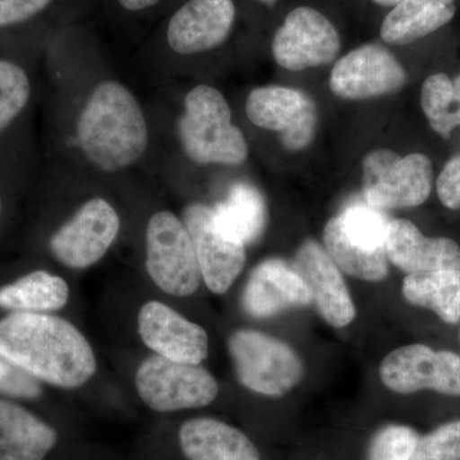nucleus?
<instances>
[{
  "label": "nucleus",
  "mask_w": 460,
  "mask_h": 460,
  "mask_svg": "<svg viewBox=\"0 0 460 460\" xmlns=\"http://www.w3.org/2000/svg\"><path fill=\"white\" fill-rule=\"evenodd\" d=\"M0 354L38 381L75 389L96 372L93 347L80 330L47 314L13 313L0 320Z\"/></svg>",
  "instance_id": "f257e3e1"
},
{
  "label": "nucleus",
  "mask_w": 460,
  "mask_h": 460,
  "mask_svg": "<svg viewBox=\"0 0 460 460\" xmlns=\"http://www.w3.org/2000/svg\"><path fill=\"white\" fill-rule=\"evenodd\" d=\"M77 138L87 159L102 171L135 164L146 150L148 131L131 91L113 81L99 84L81 111Z\"/></svg>",
  "instance_id": "f03ea898"
},
{
  "label": "nucleus",
  "mask_w": 460,
  "mask_h": 460,
  "mask_svg": "<svg viewBox=\"0 0 460 460\" xmlns=\"http://www.w3.org/2000/svg\"><path fill=\"white\" fill-rule=\"evenodd\" d=\"M184 153L201 165H239L246 162L248 145L232 123L228 102L219 90L199 84L187 93L180 120Z\"/></svg>",
  "instance_id": "7ed1b4c3"
},
{
  "label": "nucleus",
  "mask_w": 460,
  "mask_h": 460,
  "mask_svg": "<svg viewBox=\"0 0 460 460\" xmlns=\"http://www.w3.org/2000/svg\"><path fill=\"white\" fill-rule=\"evenodd\" d=\"M362 172L363 195L378 210L417 208L431 195L434 168L425 154L377 148L366 155Z\"/></svg>",
  "instance_id": "20e7f679"
},
{
  "label": "nucleus",
  "mask_w": 460,
  "mask_h": 460,
  "mask_svg": "<svg viewBox=\"0 0 460 460\" xmlns=\"http://www.w3.org/2000/svg\"><path fill=\"white\" fill-rule=\"evenodd\" d=\"M229 352L242 385L259 394L280 396L301 383L304 363L290 345L255 330H238Z\"/></svg>",
  "instance_id": "39448f33"
},
{
  "label": "nucleus",
  "mask_w": 460,
  "mask_h": 460,
  "mask_svg": "<svg viewBox=\"0 0 460 460\" xmlns=\"http://www.w3.org/2000/svg\"><path fill=\"white\" fill-rule=\"evenodd\" d=\"M136 387L142 402L159 413L206 407L219 393L217 380L206 368L156 354L141 363Z\"/></svg>",
  "instance_id": "423d86ee"
},
{
  "label": "nucleus",
  "mask_w": 460,
  "mask_h": 460,
  "mask_svg": "<svg viewBox=\"0 0 460 460\" xmlns=\"http://www.w3.org/2000/svg\"><path fill=\"white\" fill-rule=\"evenodd\" d=\"M146 269L160 289L175 296L198 292L202 275L189 230L174 214L160 211L146 229Z\"/></svg>",
  "instance_id": "0eeeda50"
},
{
  "label": "nucleus",
  "mask_w": 460,
  "mask_h": 460,
  "mask_svg": "<svg viewBox=\"0 0 460 460\" xmlns=\"http://www.w3.org/2000/svg\"><path fill=\"white\" fill-rule=\"evenodd\" d=\"M380 377L387 389L399 394L431 390L460 396V356L423 344L405 345L384 358Z\"/></svg>",
  "instance_id": "6e6552de"
},
{
  "label": "nucleus",
  "mask_w": 460,
  "mask_h": 460,
  "mask_svg": "<svg viewBox=\"0 0 460 460\" xmlns=\"http://www.w3.org/2000/svg\"><path fill=\"white\" fill-rule=\"evenodd\" d=\"M341 49L337 27L311 7L290 11L272 39V57L281 68L304 71L329 65Z\"/></svg>",
  "instance_id": "1a4fd4ad"
},
{
  "label": "nucleus",
  "mask_w": 460,
  "mask_h": 460,
  "mask_svg": "<svg viewBox=\"0 0 460 460\" xmlns=\"http://www.w3.org/2000/svg\"><path fill=\"white\" fill-rule=\"evenodd\" d=\"M247 117L262 129L278 132L288 151L310 146L317 131V107L310 95L292 87H257L248 95Z\"/></svg>",
  "instance_id": "9d476101"
},
{
  "label": "nucleus",
  "mask_w": 460,
  "mask_h": 460,
  "mask_svg": "<svg viewBox=\"0 0 460 460\" xmlns=\"http://www.w3.org/2000/svg\"><path fill=\"white\" fill-rule=\"evenodd\" d=\"M407 83L404 66L392 51L366 44L345 54L332 66L330 89L348 100L378 98L398 93Z\"/></svg>",
  "instance_id": "9b49d317"
},
{
  "label": "nucleus",
  "mask_w": 460,
  "mask_h": 460,
  "mask_svg": "<svg viewBox=\"0 0 460 460\" xmlns=\"http://www.w3.org/2000/svg\"><path fill=\"white\" fill-rule=\"evenodd\" d=\"M119 228L113 206L102 199H90L51 237L50 250L68 268L86 269L104 257Z\"/></svg>",
  "instance_id": "f8f14e48"
},
{
  "label": "nucleus",
  "mask_w": 460,
  "mask_h": 460,
  "mask_svg": "<svg viewBox=\"0 0 460 460\" xmlns=\"http://www.w3.org/2000/svg\"><path fill=\"white\" fill-rule=\"evenodd\" d=\"M206 287L224 295L237 279L246 263V246L226 237L215 223L213 208L190 205L183 215Z\"/></svg>",
  "instance_id": "ddd939ff"
},
{
  "label": "nucleus",
  "mask_w": 460,
  "mask_h": 460,
  "mask_svg": "<svg viewBox=\"0 0 460 460\" xmlns=\"http://www.w3.org/2000/svg\"><path fill=\"white\" fill-rule=\"evenodd\" d=\"M137 323L142 341L156 356L190 365L208 358V332L169 305L147 302L140 308Z\"/></svg>",
  "instance_id": "4468645a"
},
{
  "label": "nucleus",
  "mask_w": 460,
  "mask_h": 460,
  "mask_svg": "<svg viewBox=\"0 0 460 460\" xmlns=\"http://www.w3.org/2000/svg\"><path fill=\"white\" fill-rule=\"evenodd\" d=\"M296 270L307 284L321 316L334 328L349 325L356 305L337 263L314 241L304 242L296 251Z\"/></svg>",
  "instance_id": "2eb2a0df"
},
{
  "label": "nucleus",
  "mask_w": 460,
  "mask_h": 460,
  "mask_svg": "<svg viewBox=\"0 0 460 460\" xmlns=\"http://www.w3.org/2000/svg\"><path fill=\"white\" fill-rule=\"evenodd\" d=\"M234 21L233 0H187L169 22V45L183 56L214 49L228 39Z\"/></svg>",
  "instance_id": "dca6fc26"
},
{
  "label": "nucleus",
  "mask_w": 460,
  "mask_h": 460,
  "mask_svg": "<svg viewBox=\"0 0 460 460\" xmlns=\"http://www.w3.org/2000/svg\"><path fill=\"white\" fill-rule=\"evenodd\" d=\"M313 302V295L295 266L279 259L265 260L253 269L242 296L244 311L255 319H269Z\"/></svg>",
  "instance_id": "f3484780"
},
{
  "label": "nucleus",
  "mask_w": 460,
  "mask_h": 460,
  "mask_svg": "<svg viewBox=\"0 0 460 460\" xmlns=\"http://www.w3.org/2000/svg\"><path fill=\"white\" fill-rule=\"evenodd\" d=\"M393 265L410 274L438 270H460V247L444 237H426L407 219L390 220L385 244Z\"/></svg>",
  "instance_id": "a211bd4d"
},
{
  "label": "nucleus",
  "mask_w": 460,
  "mask_h": 460,
  "mask_svg": "<svg viewBox=\"0 0 460 460\" xmlns=\"http://www.w3.org/2000/svg\"><path fill=\"white\" fill-rule=\"evenodd\" d=\"M178 438L187 460H261L252 440L223 420L208 417L187 420Z\"/></svg>",
  "instance_id": "6ab92c4d"
},
{
  "label": "nucleus",
  "mask_w": 460,
  "mask_h": 460,
  "mask_svg": "<svg viewBox=\"0 0 460 460\" xmlns=\"http://www.w3.org/2000/svg\"><path fill=\"white\" fill-rule=\"evenodd\" d=\"M57 441L56 429L31 411L0 401V460H44Z\"/></svg>",
  "instance_id": "aec40b11"
},
{
  "label": "nucleus",
  "mask_w": 460,
  "mask_h": 460,
  "mask_svg": "<svg viewBox=\"0 0 460 460\" xmlns=\"http://www.w3.org/2000/svg\"><path fill=\"white\" fill-rule=\"evenodd\" d=\"M456 13V0H401L381 25V39L402 47L447 25Z\"/></svg>",
  "instance_id": "412c9836"
},
{
  "label": "nucleus",
  "mask_w": 460,
  "mask_h": 460,
  "mask_svg": "<svg viewBox=\"0 0 460 460\" xmlns=\"http://www.w3.org/2000/svg\"><path fill=\"white\" fill-rule=\"evenodd\" d=\"M215 223L226 237L247 246L259 239L266 226L268 210L262 193L250 183H237L213 208Z\"/></svg>",
  "instance_id": "4be33fe9"
},
{
  "label": "nucleus",
  "mask_w": 460,
  "mask_h": 460,
  "mask_svg": "<svg viewBox=\"0 0 460 460\" xmlns=\"http://www.w3.org/2000/svg\"><path fill=\"white\" fill-rule=\"evenodd\" d=\"M402 293L408 304L426 308L444 323H460V270L410 274L402 280Z\"/></svg>",
  "instance_id": "5701e85b"
},
{
  "label": "nucleus",
  "mask_w": 460,
  "mask_h": 460,
  "mask_svg": "<svg viewBox=\"0 0 460 460\" xmlns=\"http://www.w3.org/2000/svg\"><path fill=\"white\" fill-rule=\"evenodd\" d=\"M69 287L63 278L33 271L0 288V307L17 314H47L65 307Z\"/></svg>",
  "instance_id": "b1692460"
},
{
  "label": "nucleus",
  "mask_w": 460,
  "mask_h": 460,
  "mask_svg": "<svg viewBox=\"0 0 460 460\" xmlns=\"http://www.w3.org/2000/svg\"><path fill=\"white\" fill-rule=\"evenodd\" d=\"M323 244L332 261L350 277L366 281L385 279L389 271L385 251L371 252L354 246L341 233L337 217L330 219L323 228Z\"/></svg>",
  "instance_id": "393cba45"
},
{
  "label": "nucleus",
  "mask_w": 460,
  "mask_h": 460,
  "mask_svg": "<svg viewBox=\"0 0 460 460\" xmlns=\"http://www.w3.org/2000/svg\"><path fill=\"white\" fill-rule=\"evenodd\" d=\"M420 107L431 128L445 140H449L454 129L460 127V100L453 80L447 75L426 78L420 90Z\"/></svg>",
  "instance_id": "a878e982"
},
{
  "label": "nucleus",
  "mask_w": 460,
  "mask_h": 460,
  "mask_svg": "<svg viewBox=\"0 0 460 460\" xmlns=\"http://www.w3.org/2000/svg\"><path fill=\"white\" fill-rule=\"evenodd\" d=\"M337 220L344 237L354 246L371 252L385 251L390 222L383 210L368 204H352Z\"/></svg>",
  "instance_id": "bb28decb"
},
{
  "label": "nucleus",
  "mask_w": 460,
  "mask_h": 460,
  "mask_svg": "<svg viewBox=\"0 0 460 460\" xmlns=\"http://www.w3.org/2000/svg\"><path fill=\"white\" fill-rule=\"evenodd\" d=\"M29 77L20 66L0 60V132L26 107L30 99Z\"/></svg>",
  "instance_id": "cd10ccee"
},
{
  "label": "nucleus",
  "mask_w": 460,
  "mask_h": 460,
  "mask_svg": "<svg viewBox=\"0 0 460 460\" xmlns=\"http://www.w3.org/2000/svg\"><path fill=\"white\" fill-rule=\"evenodd\" d=\"M419 438L410 426L387 425L371 438L367 460H411Z\"/></svg>",
  "instance_id": "c85d7f7f"
},
{
  "label": "nucleus",
  "mask_w": 460,
  "mask_h": 460,
  "mask_svg": "<svg viewBox=\"0 0 460 460\" xmlns=\"http://www.w3.org/2000/svg\"><path fill=\"white\" fill-rule=\"evenodd\" d=\"M411 460H460V420L420 438Z\"/></svg>",
  "instance_id": "c756f323"
},
{
  "label": "nucleus",
  "mask_w": 460,
  "mask_h": 460,
  "mask_svg": "<svg viewBox=\"0 0 460 460\" xmlns=\"http://www.w3.org/2000/svg\"><path fill=\"white\" fill-rule=\"evenodd\" d=\"M0 394L11 398L36 399L41 395L38 380L0 354Z\"/></svg>",
  "instance_id": "7c9ffc66"
},
{
  "label": "nucleus",
  "mask_w": 460,
  "mask_h": 460,
  "mask_svg": "<svg viewBox=\"0 0 460 460\" xmlns=\"http://www.w3.org/2000/svg\"><path fill=\"white\" fill-rule=\"evenodd\" d=\"M438 199L450 210H460V154L447 163L436 181Z\"/></svg>",
  "instance_id": "2f4dec72"
},
{
  "label": "nucleus",
  "mask_w": 460,
  "mask_h": 460,
  "mask_svg": "<svg viewBox=\"0 0 460 460\" xmlns=\"http://www.w3.org/2000/svg\"><path fill=\"white\" fill-rule=\"evenodd\" d=\"M51 0H0V27L14 25L40 13Z\"/></svg>",
  "instance_id": "473e14b6"
},
{
  "label": "nucleus",
  "mask_w": 460,
  "mask_h": 460,
  "mask_svg": "<svg viewBox=\"0 0 460 460\" xmlns=\"http://www.w3.org/2000/svg\"><path fill=\"white\" fill-rule=\"evenodd\" d=\"M159 0H119L120 4L129 11H141L155 5Z\"/></svg>",
  "instance_id": "72a5a7b5"
},
{
  "label": "nucleus",
  "mask_w": 460,
  "mask_h": 460,
  "mask_svg": "<svg viewBox=\"0 0 460 460\" xmlns=\"http://www.w3.org/2000/svg\"><path fill=\"white\" fill-rule=\"evenodd\" d=\"M372 2L375 4L381 5V7H394L401 0H372Z\"/></svg>",
  "instance_id": "f704fd0d"
},
{
  "label": "nucleus",
  "mask_w": 460,
  "mask_h": 460,
  "mask_svg": "<svg viewBox=\"0 0 460 460\" xmlns=\"http://www.w3.org/2000/svg\"><path fill=\"white\" fill-rule=\"evenodd\" d=\"M454 89H456V95L460 100V75H456L453 80Z\"/></svg>",
  "instance_id": "c9c22d12"
},
{
  "label": "nucleus",
  "mask_w": 460,
  "mask_h": 460,
  "mask_svg": "<svg viewBox=\"0 0 460 460\" xmlns=\"http://www.w3.org/2000/svg\"><path fill=\"white\" fill-rule=\"evenodd\" d=\"M259 2L262 3L263 5H268V7H274L278 0H259Z\"/></svg>",
  "instance_id": "e433bc0d"
}]
</instances>
